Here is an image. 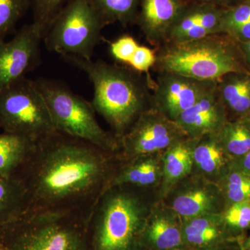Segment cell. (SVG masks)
I'll return each instance as SVG.
<instances>
[{"mask_svg":"<svg viewBox=\"0 0 250 250\" xmlns=\"http://www.w3.org/2000/svg\"><path fill=\"white\" fill-rule=\"evenodd\" d=\"M139 45L134 37L125 35L110 42L109 50L116 60L128 65Z\"/></svg>","mask_w":250,"mask_h":250,"instance_id":"30","label":"cell"},{"mask_svg":"<svg viewBox=\"0 0 250 250\" xmlns=\"http://www.w3.org/2000/svg\"><path fill=\"white\" fill-rule=\"evenodd\" d=\"M250 22V2L243 3L224 11L221 33L228 34L235 28Z\"/></svg>","mask_w":250,"mask_h":250,"instance_id":"29","label":"cell"},{"mask_svg":"<svg viewBox=\"0 0 250 250\" xmlns=\"http://www.w3.org/2000/svg\"><path fill=\"white\" fill-rule=\"evenodd\" d=\"M182 221V218L162 202H154L146 223L149 243L159 250L178 248L183 241L182 229L179 225Z\"/></svg>","mask_w":250,"mask_h":250,"instance_id":"17","label":"cell"},{"mask_svg":"<svg viewBox=\"0 0 250 250\" xmlns=\"http://www.w3.org/2000/svg\"><path fill=\"white\" fill-rule=\"evenodd\" d=\"M247 248H248V250H250V238H248V241H247Z\"/></svg>","mask_w":250,"mask_h":250,"instance_id":"37","label":"cell"},{"mask_svg":"<svg viewBox=\"0 0 250 250\" xmlns=\"http://www.w3.org/2000/svg\"><path fill=\"white\" fill-rule=\"evenodd\" d=\"M171 250H185L179 249L178 248H174V249H172Z\"/></svg>","mask_w":250,"mask_h":250,"instance_id":"38","label":"cell"},{"mask_svg":"<svg viewBox=\"0 0 250 250\" xmlns=\"http://www.w3.org/2000/svg\"><path fill=\"white\" fill-rule=\"evenodd\" d=\"M106 24L88 0H68L44 32L42 39L51 52L92 59Z\"/></svg>","mask_w":250,"mask_h":250,"instance_id":"6","label":"cell"},{"mask_svg":"<svg viewBox=\"0 0 250 250\" xmlns=\"http://www.w3.org/2000/svg\"><path fill=\"white\" fill-rule=\"evenodd\" d=\"M175 121L188 139L197 140L207 135L218 134L228 121L216 86L182 113Z\"/></svg>","mask_w":250,"mask_h":250,"instance_id":"13","label":"cell"},{"mask_svg":"<svg viewBox=\"0 0 250 250\" xmlns=\"http://www.w3.org/2000/svg\"><path fill=\"white\" fill-rule=\"evenodd\" d=\"M223 12L213 4H187L171 28L166 42H187L222 34Z\"/></svg>","mask_w":250,"mask_h":250,"instance_id":"12","label":"cell"},{"mask_svg":"<svg viewBox=\"0 0 250 250\" xmlns=\"http://www.w3.org/2000/svg\"><path fill=\"white\" fill-rule=\"evenodd\" d=\"M223 223L237 229L250 227V201L237 202L226 207L222 213Z\"/></svg>","mask_w":250,"mask_h":250,"instance_id":"28","label":"cell"},{"mask_svg":"<svg viewBox=\"0 0 250 250\" xmlns=\"http://www.w3.org/2000/svg\"><path fill=\"white\" fill-rule=\"evenodd\" d=\"M216 90L225 108L237 114L250 112V75L230 73L216 82Z\"/></svg>","mask_w":250,"mask_h":250,"instance_id":"20","label":"cell"},{"mask_svg":"<svg viewBox=\"0 0 250 250\" xmlns=\"http://www.w3.org/2000/svg\"><path fill=\"white\" fill-rule=\"evenodd\" d=\"M28 210V199L22 182L0 177V228Z\"/></svg>","mask_w":250,"mask_h":250,"instance_id":"21","label":"cell"},{"mask_svg":"<svg viewBox=\"0 0 250 250\" xmlns=\"http://www.w3.org/2000/svg\"><path fill=\"white\" fill-rule=\"evenodd\" d=\"M35 142L2 131L0 134V177L16 178L30 155Z\"/></svg>","mask_w":250,"mask_h":250,"instance_id":"19","label":"cell"},{"mask_svg":"<svg viewBox=\"0 0 250 250\" xmlns=\"http://www.w3.org/2000/svg\"><path fill=\"white\" fill-rule=\"evenodd\" d=\"M227 207L237 202L250 201V176L231 167L218 183Z\"/></svg>","mask_w":250,"mask_h":250,"instance_id":"25","label":"cell"},{"mask_svg":"<svg viewBox=\"0 0 250 250\" xmlns=\"http://www.w3.org/2000/svg\"><path fill=\"white\" fill-rule=\"evenodd\" d=\"M156 61L155 51L146 46L139 45L128 65L135 71L139 72L140 73H146V75L149 77V70L151 67L154 66Z\"/></svg>","mask_w":250,"mask_h":250,"instance_id":"31","label":"cell"},{"mask_svg":"<svg viewBox=\"0 0 250 250\" xmlns=\"http://www.w3.org/2000/svg\"><path fill=\"white\" fill-rule=\"evenodd\" d=\"M218 137L232 161L250 151V124L248 121L227 122L218 133Z\"/></svg>","mask_w":250,"mask_h":250,"instance_id":"24","label":"cell"},{"mask_svg":"<svg viewBox=\"0 0 250 250\" xmlns=\"http://www.w3.org/2000/svg\"><path fill=\"white\" fill-rule=\"evenodd\" d=\"M188 139L177 122L151 106L143 112L120 139L117 157L126 161L137 156L163 153Z\"/></svg>","mask_w":250,"mask_h":250,"instance_id":"8","label":"cell"},{"mask_svg":"<svg viewBox=\"0 0 250 250\" xmlns=\"http://www.w3.org/2000/svg\"><path fill=\"white\" fill-rule=\"evenodd\" d=\"M231 167L250 176V151L244 156L233 159Z\"/></svg>","mask_w":250,"mask_h":250,"instance_id":"33","label":"cell"},{"mask_svg":"<svg viewBox=\"0 0 250 250\" xmlns=\"http://www.w3.org/2000/svg\"><path fill=\"white\" fill-rule=\"evenodd\" d=\"M216 82L195 80L170 72H160L154 82L152 106L172 121L213 90Z\"/></svg>","mask_w":250,"mask_h":250,"instance_id":"11","label":"cell"},{"mask_svg":"<svg viewBox=\"0 0 250 250\" xmlns=\"http://www.w3.org/2000/svg\"><path fill=\"white\" fill-rule=\"evenodd\" d=\"M187 4L185 0H141L136 21L149 42L162 45Z\"/></svg>","mask_w":250,"mask_h":250,"instance_id":"14","label":"cell"},{"mask_svg":"<svg viewBox=\"0 0 250 250\" xmlns=\"http://www.w3.org/2000/svg\"><path fill=\"white\" fill-rule=\"evenodd\" d=\"M228 34L238 39L241 42L250 41V22L235 28L228 33Z\"/></svg>","mask_w":250,"mask_h":250,"instance_id":"32","label":"cell"},{"mask_svg":"<svg viewBox=\"0 0 250 250\" xmlns=\"http://www.w3.org/2000/svg\"><path fill=\"white\" fill-rule=\"evenodd\" d=\"M221 34L187 42H166L156 53L154 67L159 72L207 82H217L228 74L243 72L233 47Z\"/></svg>","mask_w":250,"mask_h":250,"instance_id":"4","label":"cell"},{"mask_svg":"<svg viewBox=\"0 0 250 250\" xmlns=\"http://www.w3.org/2000/svg\"><path fill=\"white\" fill-rule=\"evenodd\" d=\"M30 5L31 0H0V41L14 30Z\"/></svg>","mask_w":250,"mask_h":250,"instance_id":"26","label":"cell"},{"mask_svg":"<svg viewBox=\"0 0 250 250\" xmlns=\"http://www.w3.org/2000/svg\"><path fill=\"white\" fill-rule=\"evenodd\" d=\"M106 25L120 22L126 26L136 21L141 0H88Z\"/></svg>","mask_w":250,"mask_h":250,"instance_id":"23","label":"cell"},{"mask_svg":"<svg viewBox=\"0 0 250 250\" xmlns=\"http://www.w3.org/2000/svg\"><path fill=\"white\" fill-rule=\"evenodd\" d=\"M0 250H11L10 249V248H8V247H6L5 246V245L3 244V243H1V242H0Z\"/></svg>","mask_w":250,"mask_h":250,"instance_id":"36","label":"cell"},{"mask_svg":"<svg viewBox=\"0 0 250 250\" xmlns=\"http://www.w3.org/2000/svg\"><path fill=\"white\" fill-rule=\"evenodd\" d=\"M182 220L222 214L227 205L218 184L192 172L160 200Z\"/></svg>","mask_w":250,"mask_h":250,"instance_id":"9","label":"cell"},{"mask_svg":"<svg viewBox=\"0 0 250 250\" xmlns=\"http://www.w3.org/2000/svg\"><path fill=\"white\" fill-rule=\"evenodd\" d=\"M192 163V172L218 183L231 169L232 159L224 149L218 134H208L195 140Z\"/></svg>","mask_w":250,"mask_h":250,"instance_id":"16","label":"cell"},{"mask_svg":"<svg viewBox=\"0 0 250 250\" xmlns=\"http://www.w3.org/2000/svg\"><path fill=\"white\" fill-rule=\"evenodd\" d=\"M0 129L34 141L57 131L35 81L24 77L0 91Z\"/></svg>","mask_w":250,"mask_h":250,"instance_id":"7","label":"cell"},{"mask_svg":"<svg viewBox=\"0 0 250 250\" xmlns=\"http://www.w3.org/2000/svg\"><path fill=\"white\" fill-rule=\"evenodd\" d=\"M241 48L244 53L245 58L248 61L250 65V41L246 42H241Z\"/></svg>","mask_w":250,"mask_h":250,"instance_id":"35","label":"cell"},{"mask_svg":"<svg viewBox=\"0 0 250 250\" xmlns=\"http://www.w3.org/2000/svg\"><path fill=\"white\" fill-rule=\"evenodd\" d=\"M43 30L33 22L9 41H0V91L26 77L39 65Z\"/></svg>","mask_w":250,"mask_h":250,"instance_id":"10","label":"cell"},{"mask_svg":"<svg viewBox=\"0 0 250 250\" xmlns=\"http://www.w3.org/2000/svg\"><path fill=\"white\" fill-rule=\"evenodd\" d=\"M153 205L142 189L121 186L105 190L90 218L95 225V249L131 250Z\"/></svg>","mask_w":250,"mask_h":250,"instance_id":"3","label":"cell"},{"mask_svg":"<svg viewBox=\"0 0 250 250\" xmlns=\"http://www.w3.org/2000/svg\"><path fill=\"white\" fill-rule=\"evenodd\" d=\"M35 83L45 99L57 131L118 154L119 139L99 124L91 102L58 81L40 78Z\"/></svg>","mask_w":250,"mask_h":250,"instance_id":"5","label":"cell"},{"mask_svg":"<svg viewBox=\"0 0 250 250\" xmlns=\"http://www.w3.org/2000/svg\"><path fill=\"white\" fill-rule=\"evenodd\" d=\"M163 153L139 156L126 161L118 159L119 162L106 190L125 186L147 191L148 189L160 187L163 178Z\"/></svg>","mask_w":250,"mask_h":250,"instance_id":"15","label":"cell"},{"mask_svg":"<svg viewBox=\"0 0 250 250\" xmlns=\"http://www.w3.org/2000/svg\"><path fill=\"white\" fill-rule=\"evenodd\" d=\"M64 60L85 72L93 85L91 101L95 112L103 117L120 140L139 116L152 106L149 89L154 82L131 67L75 56Z\"/></svg>","mask_w":250,"mask_h":250,"instance_id":"2","label":"cell"},{"mask_svg":"<svg viewBox=\"0 0 250 250\" xmlns=\"http://www.w3.org/2000/svg\"><path fill=\"white\" fill-rule=\"evenodd\" d=\"M183 239L195 246H205L218 238L222 214L206 215L183 220Z\"/></svg>","mask_w":250,"mask_h":250,"instance_id":"22","label":"cell"},{"mask_svg":"<svg viewBox=\"0 0 250 250\" xmlns=\"http://www.w3.org/2000/svg\"><path fill=\"white\" fill-rule=\"evenodd\" d=\"M193 1L194 2L205 3V4H213L219 6L228 4L231 0H193Z\"/></svg>","mask_w":250,"mask_h":250,"instance_id":"34","label":"cell"},{"mask_svg":"<svg viewBox=\"0 0 250 250\" xmlns=\"http://www.w3.org/2000/svg\"><path fill=\"white\" fill-rule=\"evenodd\" d=\"M68 0H31L34 22L39 24L43 34L49 23Z\"/></svg>","mask_w":250,"mask_h":250,"instance_id":"27","label":"cell"},{"mask_svg":"<svg viewBox=\"0 0 250 250\" xmlns=\"http://www.w3.org/2000/svg\"><path fill=\"white\" fill-rule=\"evenodd\" d=\"M118 162L117 154L56 131L36 141L16 178L25 188L28 210L92 213Z\"/></svg>","mask_w":250,"mask_h":250,"instance_id":"1","label":"cell"},{"mask_svg":"<svg viewBox=\"0 0 250 250\" xmlns=\"http://www.w3.org/2000/svg\"><path fill=\"white\" fill-rule=\"evenodd\" d=\"M195 140L179 141L163 153V178L160 185V200L181 181L190 175L193 169L192 149Z\"/></svg>","mask_w":250,"mask_h":250,"instance_id":"18","label":"cell"}]
</instances>
